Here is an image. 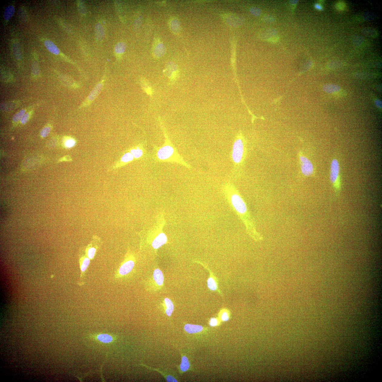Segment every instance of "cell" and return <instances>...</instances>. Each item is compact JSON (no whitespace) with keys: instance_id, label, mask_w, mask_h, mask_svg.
I'll list each match as a JSON object with an SVG mask.
<instances>
[{"instance_id":"cell-1","label":"cell","mask_w":382,"mask_h":382,"mask_svg":"<svg viewBox=\"0 0 382 382\" xmlns=\"http://www.w3.org/2000/svg\"><path fill=\"white\" fill-rule=\"evenodd\" d=\"M244 144L241 137L238 136L234 143L232 149V158L234 163L240 164L243 159Z\"/></svg>"},{"instance_id":"cell-2","label":"cell","mask_w":382,"mask_h":382,"mask_svg":"<svg viewBox=\"0 0 382 382\" xmlns=\"http://www.w3.org/2000/svg\"><path fill=\"white\" fill-rule=\"evenodd\" d=\"M339 173V162L336 159H333L331 164L330 179L335 189L337 191H339L341 188Z\"/></svg>"},{"instance_id":"cell-3","label":"cell","mask_w":382,"mask_h":382,"mask_svg":"<svg viewBox=\"0 0 382 382\" xmlns=\"http://www.w3.org/2000/svg\"><path fill=\"white\" fill-rule=\"evenodd\" d=\"M302 172L305 176H310L313 174L314 167L312 162L305 156L301 155L300 157Z\"/></svg>"},{"instance_id":"cell-4","label":"cell","mask_w":382,"mask_h":382,"mask_svg":"<svg viewBox=\"0 0 382 382\" xmlns=\"http://www.w3.org/2000/svg\"><path fill=\"white\" fill-rule=\"evenodd\" d=\"M174 153V149L169 145H166L160 148L157 153L158 158L161 160L170 159Z\"/></svg>"},{"instance_id":"cell-5","label":"cell","mask_w":382,"mask_h":382,"mask_svg":"<svg viewBox=\"0 0 382 382\" xmlns=\"http://www.w3.org/2000/svg\"><path fill=\"white\" fill-rule=\"evenodd\" d=\"M103 81L100 82L95 87L91 92L90 93L89 95L84 102L83 104L84 106L89 105L95 99L102 89L103 85Z\"/></svg>"},{"instance_id":"cell-6","label":"cell","mask_w":382,"mask_h":382,"mask_svg":"<svg viewBox=\"0 0 382 382\" xmlns=\"http://www.w3.org/2000/svg\"><path fill=\"white\" fill-rule=\"evenodd\" d=\"M134 265V261L129 260L126 261L120 267L118 271V275L123 276L129 273L133 269Z\"/></svg>"},{"instance_id":"cell-7","label":"cell","mask_w":382,"mask_h":382,"mask_svg":"<svg viewBox=\"0 0 382 382\" xmlns=\"http://www.w3.org/2000/svg\"><path fill=\"white\" fill-rule=\"evenodd\" d=\"M167 241V238L165 234L160 233L154 240L152 244L153 247L155 249H158L165 244Z\"/></svg>"},{"instance_id":"cell-8","label":"cell","mask_w":382,"mask_h":382,"mask_svg":"<svg viewBox=\"0 0 382 382\" xmlns=\"http://www.w3.org/2000/svg\"><path fill=\"white\" fill-rule=\"evenodd\" d=\"M185 331L189 334H194L201 332L203 330L202 326L189 324H186L184 326Z\"/></svg>"},{"instance_id":"cell-9","label":"cell","mask_w":382,"mask_h":382,"mask_svg":"<svg viewBox=\"0 0 382 382\" xmlns=\"http://www.w3.org/2000/svg\"><path fill=\"white\" fill-rule=\"evenodd\" d=\"M153 277L156 283L158 285L161 286L163 284L164 277L163 273L159 269H156L153 273Z\"/></svg>"},{"instance_id":"cell-10","label":"cell","mask_w":382,"mask_h":382,"mask_svg":"<svg viewBox=\"0 0 382 382\" xmlns=\"http://www.w3.org/2000/svg\"><path fill=\"white\" fill-rule=\"evenodd\" d=\"M323 90L325 92L328 93H333L339 91L340 90V88L339 85L335 84H328L323 86Z\"/></svg>"},{"instance_id":"cell-11","label":"cell","mask_w":382,"mask_h":382,"mask_svg":"<svg viewBox=\"0 0 382 382\" xmlns=\"http://www.w3.org/2000/svg\"><path fill=\"white\" fill-rule=\"evenodd\" d=\"M44 44L47 49L51 52L54 54L58 55L60 52L58 48L52 42L47 40L44 42Z\"/></svg>"},{"instance_id":"cell-12","label":"cell","mask_w":382,"mask_h":382,"mask_svg":"<svg viewBox=\"0 0 382 382\" xmlns=\"http://www.w3.org/2000/svg\"><path fill=\"white\" fill-rule=\"evenodd\" d=\"M165 48L164 44L162 43H159L156 46L154 54L157 58H161L163 56L165 52Z\"/></svg>"},{"instance_id":"cell-13","label":"cell","mask_w":382,"mask_h":382,"mask_svg":"<svg viewBox=\"0 0 382 382\" xmlns=\"http://www.w3.org/2000/svg\"><path fill=\"white\" fill-rule=\"evenodd\" d=\"M96 37L98 41H101L104 38L105 32L103 26L100 23H98L95 26Z\"/></svg>"},{"instance_id":"cell-14","label":"cell","mask_w":382,"mask_h":382,"mask_svg":"<svg viewBox=\"0 0 382 382\" xmlns=\"http://www.w3.org/2000/svg\"><path fill=\"white\" fill-rule=\"evenodd\" d=\"M164 303L166 307V313L168 316L171 315L174 311V306L172 302L170 299L166 298L164 299Z\"/></svg>"},{"instance_id":"cell-15","label":"cell","mask_w":382,"mask_h":382,"mask_svg":"<svg viewBox=\"0 0 382 382\" xmlns=\"http://www.w3.org/2000/svg\"><path fill=\"white\" fill-rule=\"evenodd\" d=\"M97 338L101 342L105 343H111L113 340L112 337L111 335L106 334H99L97 336Z\"/></svg>"},{"instance_id":"cell-16","label":"cell","mask_w":382,"mask_h":382,"mask_svg":"<svg viewBox=\"0 0 382 382\" xmlns=\"http://www.w3.org/2000/svg\"><path fill=\"white\" fill-rule=\"evenodd\" d=\"M190 363L187 357L184 356L181 358V363L180 365V369L183 372L187 371L190 368Z\"/></svg>"},{"instance_id":"cell-17","label":"cell","mask_w":382,"mask_h":382,"mask_svg":"<svg viewBox=\"0 0 382 382\" xmlns=\"http://www.w3.org/2000/svg\"><path fill=\"white\" fill-rule=\"evenodd\" d=\"M15 11V8L13 5H10L5 8L4 12V18L6 20H9L11 18Z\"/></svg>"},{"instance_id":"cell-18","label":"cell","mask_w":382,"mask_h":382,"mask_svg":"<svg viewBox=\"0 0 382 382\" xmlns=\"http://www.w3.org/2000/svg\"><path fill=\"white\" fill-rule=\"evenodd\" d=\"M170 27L171 30L175 33H178L180 29V25L179 21L174 19L170 22Z\"/></svg>"},{"instance_id":"cell-19","label":"cell","mask_w":382,"mask_h":382,"mask_svg":"<svg viewBox=\"0 0 382 382\" xmlns=\"http://www.w3.org/2000/svg\"><path fill=\"white\" fill-rule=\"evenodd\" d=\"M207 284L208 287L211 291H216L218 288V285H217L216 281L212 276H210L208 278L207 281Z\"/></svg>"},{"instance_id":"cell-20","label":"cell","mask_w":382,"mask_h":382,"mask_svg":"<svg viewBox=\"0 0 382 382\" xmlns=\"http://www.w3.org/2000/svg\"><path fill=\"white\" fill-rule=\"evenodd\" d=\"M12 50H13V54L15 58L18 60H20L22 58V54H21L20 46L18 44L15 43L13 44Z\"/></svg>"},{"instance_id":"cell-21","label":"cell","mask_w":382,"mask_h":382,"mask_svg":"<svg viewBox=\"0 0 382 382\" xmlns=\"http://www.w3.org/2000/svg\"><path fill=\"white\" fill-rule=\"evenodd\" d=\"M126 45L124 42H120L117 44L115 48V51L116 53L121 54L123 53L126 49Z\"/></svg>"},{"instance_id":"cell-22","label":"cell","mask_w":382,"mask_h":382,"mask_svg":"<svg viewBox=\"0 0 382 382\" xmlns=\"http://www.w3.org/2000/svg\"><path fill=\"white\" fill-rule=\"evenodd\" d=\"M363 33L367 36L375 38L377 36V33L374 29L370 28H365L362 30Z\"/></svg>"},{"instance_id":"cell-23","label":"cell","mask_w":382,"mask_h":382,"mask_svg":"<svg viewBox=\"0 0 382 382\" xmlns=\"http://www.w3.org/2000/svg\"><path fill=\"white\" fill-rule=\"evenodd\" d=\"M90 263V259L88 257L84 258L81 262V268L82 273H84Z\"/></svg>"},{"instance_id":"cell-24","label":"cell","mask_w":382,"mask_h":382,"mask_svg":"<svg viewBox=\"0 0 382 382\" xmlns=\"http://www.w3.org/2000/svg\"><path fill=\"white\" fill-rule=\"evenodd\" d=\"M25 112H26V111L25 109H22L18 113L16 114L14 116L13 118V121L15 122H16L19 121L24 116Z\"/></svg>"},{"instance_id":"cell-25","label":"cell","mask_w":382,"mask_h":382,"mask_svg":"<svg viewBox=\"0 0 382 382\" xmlns=\"http://www.w3.org/2000/svg\"><path fill=\"white\" fill-rule=\"evenodd\" d=\"M134 156L131 153H127L122 158V161L125 162H127L130 161L134 159Z\"/></svg>"},{"instance_id":"cell-26","label":"cell","mask_w":382,"mask_h":382,"mask_svg":"<svg viewBox=\"0 0 382 382\" xmlns=\"http://www.w3.org/2000/svg\"><path fill=\"white\" fill-rule=\"evenodd\" d=\"M131 152L135 158H140L143 154V151L140 149H133L131 151Z\"/></svg>"},{"instance_id":"cell-27","label":"cell","mask_w":382,"mask_h":382,"mask_svg":"<svg viewBox=\"0 0 382 382\" xmlns=\"http://www.w3.org/2000/svg\"><path fill=\"white\" fill-rule=\"evenodd\" d=\"M51 128L49 126L45 127L41 130V135L43 138H45L49 134L51 131Z\"/></svg>"},{"instance_id":"cell-28","label":"cell","mask_w":382,"mask_h":382,"mask_svg":"<svg viewBox=\"0 0 382 382\" xmlns=\"http://www.w3.org/2000/svg\"><path fill=\"white\" fill-rule=\"evenodd\" d=\"M221 319L223 321H227L229 319V314L226 311L222 312L221 314Z\"/></svg>"},{"instance_id":"cell-29","label":"cell","mask_w":382,"mask_h":382,"mask_svg":"<svg viewBox=\"0 0 382 382\" xmlns=\"http://www.w3.org/2000/svg\"><path fill=\"white\" fill-rule=\"evenodd\" d=\"M32 71L34 74L38 75L39 73V65L36 61L34 62L32 65Z\"/></svg>"},{"instance_id":"cell-30","label":"cell","mask_w":382,"mask_h":382,"mask_svg":"<svg viewBox=\"0 0 382 382\" xmlns=\"http://www.w3.org/2000/svg\"><path fill=\"white\" fill-rule=\"evenodd\" d=\"M96 252V249L94 247H91L88 251V256L90 259L94 258Z\"/></svg>"},{"instance_id":"cell-31","label":"cell","mask_w":382,"mask_h":382,"mask_svg":"<svg viewBox=\"0 0 382 382\" xmlns=\"http://www.w3.org/2000/svg\"><path fill=\"white\" fill-rule=\"evenodd\" d=\"M75 142L73 139H69L66 141L65 143V146L67 147L71 148L73 147L75 144Z\"/></svg>"},{"instance_id":"cell-32","label":"cell","mask_w":382,"mask_h":382,"mask_svg":"<svg viewBox=\"0 0 382 382\" xmlns=\"http://www.w3.org/2000/svg\"><path fill=\"white\" fill-rule=\"evenodd\" d=\"M210 325L212 327H215L218 325V320L216 318H211L209 322Z\"/></svg>"},{"instance_id":"cell-33","label":"cell","mask_w":382,"mask_h":382,"mask_svg":"<svg viewBox=\"0 0 382 382\" xmlns=\"http://www.w3.org/2000/svg\"><path fill=\"white\" fill-rule=\"evenodd\" d=\"M29 115L28 113L25 114L21 120V122L22 124H25L28 122L29 120Z\"/></svg>"},{"instance_id":"cell-34","label":"cell","mask_w":382,"mask_h":382,"mask_svg":"<svg viewBox=\"0 0 382 382\" xmlns=\"http://www.w3.org/2000/svg\"><path fill=\"white\" fill-rule=\"evenodd\" d=\"M251 12H252V13L254 15L255 14V12H256V15H260L261 13V10L258 9H257V8H253V9L252 8V9L251 10Z\"/></svg>"},{"instance_id":"cell-35","label":"cell","mask_w":382,"mask_h":382,"mask_svg":"<svg viewBox=\"0 0 382 382\" xmlns=\"http://www.w3.org/2000/svg\"><path fill=\"white\" fill-rule=\"evenodd\" d=\"M375 103L376 106L377 108H382V101L380 100L377 99L375 100Z\"/></svg>"},{"instance_id":"cell-36","label":"cell","mask_w":382,"mask_h":382,"mask_svg":"<svg viewBox=\"0 0 382 382\" xmlns=\"http://www.w3.org/2000/svg\"><path fill=\"white\" fill-rule=\"evenodd\" d=\"M337 8L338 9L342 10L344 9L345 7L344 4L342 2L338 3L337 4Z\"/></svg>"},{"instance_id":"cell-37","label":"cell","mask_w":382,"mask_h":382,"mask_svg":"<svg viewBox=\"0 0 382 382\" xmlns=\"http://www.w3.org/2000/svg\"><path fill=\"white\" fill-rule=\"evenodd\" d=\"M314 7H315V8L316 9L318 10H322L323 9V8L321 5L318 4H316L315 5H314Z\"/></svg>"},{"instance_id":"cell-38","label":"cell","mask_w":382,"mask_h":382,"mask_svg":"<svg viewBox=\"0 0 382 382\" xmlns=\"http://www.w3.org/2000/svg\"><path fill=\"white\" fill-rule=\"evenodd\" d=\"M297 2V1H292V2H291V4H292V5H293V4L294 5V4H296V3Z\"/></svg>"}]
</instances>
